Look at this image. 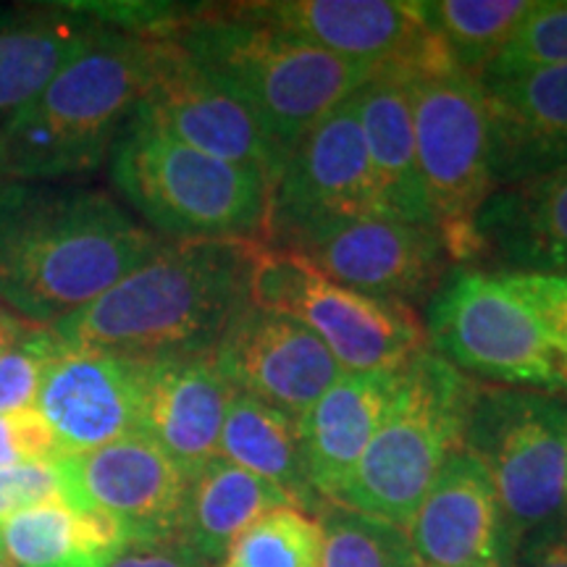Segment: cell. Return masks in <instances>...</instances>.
<instances>
[{
	"label": "cell",
	"mask_w": 567,
	"mask_h": 567,
	"mask_svg": "<svg viewBox=\"0 0 567 567\" xmlns=\"http://www.w3.org/2000/svg\"><path fill=\"white\" fill-rule=\"evenodd\" d=\"M425 337L463 373L551 392L567 386L542 323L505 274L457 271L431 302Z\"/></svg>",
	"instance_id": "30bf717a"
},
{
	"label": "cell",
	"mask_w": 567,
	"mask_h": 567,
	"mask_svg": "<svg viewBox=\"0 0 567 567\" xmlns=\"http://www.w3.org/2000/svg\"><path fill=\"white\" fill-rule=\"evenodd\" d=\"M563 63H567V0H534V9L481 74V84L505 82Z\"/></svg>",
	"instance_id": "4dcf8cb0"
},
{
	"label": "cell",
	"mask_w": 567,
	"mask_h": 567,
	"mask_svg": "<svg viewBox=\"0 0 567 567\" xmlns=\"http://www.w3.org/2000/svg\"><path fill=\"white\" fill-rule=\"evenodd\" d=\"M126 547L122 523L63 502L0 520V557L11 567H109Z\"/></svg>",
	"instance_id": "d4e9b609"
},
{
	"label": "cell",
	"mask_w": 567,
	"mask_h": 567,
	"mask_svg": "<svg viewBox=\"0 0 567 567\" xmlns=\"http://www.w3.org/2000/svg\"><path fill=\"white\" fill-rule=\"evenodd\" d=\"M213 360L234 392L297 423L347 373L313 331L258 305L234 318Z\"/></svg>",
	"instance_id": "2e32d148"
},
{
	"label": "cell",
	"mask_w": 567,
	"mask_h": 567,
	"mask_svg": "<svg viewBox=\"0 0 567 567\" xmlns=\"http://www.w3.org/2000/svg\"><path fill=\"white\" fill-rule=\"evenodd\" d=\"M6 182V176H3V168H0V184H3Z\"/></svg>",
	"instance_id": "60d3db41"
},
{
	"label": "cell",
	"mask_w": 567,
	"mask_h": 567,
	"mask_svg": "<svg viewBox=\"0 0 567 567\" xmlns=\"http://www.w3.org/2000/svg\"><path fill=\"white\" fill-rule=\"evenodd\" d=\"M234 389L213 352L142 360L137 434H145L193 476L218 457Z\"/></svg>",
	"instance_id": "ac0fdd59"
},
{
	"label": "cell",
	"mask_w": 567,
	"mask_h": 567,
	"mask_svg": "<svg viewBox=\"0 0 567 567\" xmlns=\"http://www.w3.org/2000/svg\"><path fill=\"white\" fill-rule=\"evenodd\" d=\"M109 567H210L184 544H132Z\"/></svg>",
	"instance_id": "d590c367"
},
{
	"label": "cell",
	"mask_w": 567,
	"mask_h": 567,
	"mask_svg": "<svg viewBox=\"0 0 567 567\" xmlns=\"http://www.w3.org/2000/svg\"><path fill=\"white\" fill-rule=\"evenodd\" d=\"M155 34L250 109L284 153L375 74L371 63L229 11L184 13Z\"/></svg>",
	"instance_id": "277c9868"
},
{
	"label": "cell",
	"mask_w": 567,
	"mask_h": 567,
	"mask_svg": "<svg viewBox=\"0 0 567 567\" xmlns=\"http://www.w3.org/2000/svg\"><path fill=\"white\" fill-rule=\"evenodd\" d=\"M59 457L61 452L51 425L38 410L0 415V467L17 463H51Z\"/></svg>",
	"instance_id": "e575fe53"
},
{
	"label": "cell",
	"mask_w": 567,
	"mask_h": 567,
	"mask_svg": "<svg viewBox=\"0 0 567 567\" xmlns=\"http://www.w3.org/2000/svg\"><path fill=\"white\" fill-rule=\"evenodd\" d=\"M396 371L344 373L300 421L308 481L331 502L384 421Z\"/></svg>",
	"instance_id": "7402d4cb"
},
{
	"label": "cell",
	"mask_w": 567,
	"mask_h": 567,
	"mask_svg": "<svg viewBox=\"0 0 567 567\" xmlns=\"http://www.w3.org/2000/svg\"><path fill=\"white\" fill-rule=\"evenodd\" d=\"M565 488H567V471H565Z\"/></svg>",
	"instance_id": "b9f144b4"
},
{
	"label": "cell",
	"mask_w": 567,
	"mask_h": 567,
	"mask_svg": "<svg viewBox=\"0 0 567 567\" xmlns=\"http://www.w3.org/2000/svg\"><path fill=\"white\" fill-rule=\"evenodd\" d=\"M63 505L118 520L132 544L179 542L189 473L153 439L134 434L55 460Z\"/></svg>",
	"instance_id": "4fadbf2b"
},
{
	"label": "cell",
	"mask_w": 567,
	"mask_h": 567,
	"mask_svg": "<svg viewBox=\"0 0 567 567\" xmlns=\"http://www.w3.org/2000/svg\"><path fill=\"white\" fill-rule=\"evenodd\" d=\"M276 247L300 255L342 287L402 305L429 292L450 258L434 226L389 213L326 218L289 234Z\"/></svg>",
	"instance_id": "7c38bea8"
},
{
	"label": "cell",
	"mask_w": 567,
	"mask_h": 567,
	"mask_svg": "<svg viewBox=\"0 0 567 567\" xmlns=\"http://www.w3.org/2000/svg\"><path fill=\"white\" fill-rule=\"evenodd\" d=\"M484 567H520V563H517V559H515L513 549L502 547L492 559H488V563H486Z\"/></svg>",
	"instance_id": "f35d334b"
},
{
	"label": "cell",
	"mask_w": 567,
	"mask_h": 567,
	"mask_svg": "<svg viewBox=\"0 0 567 567\" xmlns=\"http://www.w3.org/2000/svg\"><path fill=\"white\" fill-rule=\"evenodd\" d=\"M63 342L53 329L27 326L17 342L0 354V415L34 410L42 379Z\"/></svg>",
	"instance_id": "1f68e13d"
},
{
	"label": "cell",
	"mask_w": 567,
	"mask_h": 567,
	"mask_svg": "<svg viewBox=\"0 0 567 567\" xmlns=\"http://www.w3.org/2000/svg\"><path fill=\"white\" fill-rule=\"evenodd\" d=\"M405 534L417 567H484L505 547L492 476L473 452L450 457Z\"/></svg>",
	"instance_id": "d6986e66"
},
{
	"label": "cell",
	"mask_w": 567,
	"mask_h": 567,
	"mask_svg": "<svg viewBox=\"0 0 567 567\" xmlns=\"http://www.w3.org/2000/svg\"><path fill=\"white\" fill-rule=\"evenodd\" d=\"M103 27L84 6L0 3V130Z\"/></svg>",
	"instance_id": "cb8c5ba5"
},
{
	"label": "cell",
	"mask_w": 567,
	"mask_h": 567,
	"mask_svg": "<svg viewBox=\"0 0 567 567\" xmlns=\"http://www.w3.org/2000/svg\"><path fill=\"white\" fill-rule=\"evenodd\" d=\"M153 40L105 24L0 130L6 182H51L95 172L145 90Z\"/></svg>",
	"instance_id": "3957f363"
},
{
	"label": "cell",
	"mask_w": 567,
	"mask_h": 567,
	"mask_svg": "<svg viewBox=\"0 0 567 567\" xmlns=\"http://www.w3.org/2000/svg\"><path fill=\"white\" fill-rule=\"evenodd\" d=\"M478 386L423 347L396 371L379 431L331 505L405 528L439 473L465 446Z\"/></svg>",
	"instance_id": "5b68a950"
},
{
	"label": "cell",
	"mask_w": 567,
	"mask_h": 567,
	"mask_svg": "<svg viewBox=\"0 0 567 567\" xmlns=\"http://www.w3.org/2000/svg\"><path fill=\"white\" fill-rule=\"evenodd\" d=\"M142 360L63 344L48 365L34 410L61 457L82 455L137 431Z\"/></svg>",
	"instance_id": "e0dca14e"
},
{
	"label": "cell",
	"mask_w": 567,
	"mask_h": 567,
	"mask_svg": "<svg viewBox=\"0 0 567 567\" xmlns=\"http://www.w3.org/2000/svg\"><path fill=\"white\" fill-rule=\"evenodd\" d=\"M111 179L118 195L174 243H264L274 193L264 174L182 145L134 116L111 151Z\"/></svg>",
	"instance_id": "8992f818"
},
{
	"label": "cell",
	"mask_w": 567,
	"mask_h": 567,
	"mask_svg": "<svg viewBox=\"0 0 567 567\" xmlns=\"http://www.w3.org/2000/svg\"><path fill=\"white\" fill-rule=\"evenodd\" d=\"M523 567H567V530L544 526L523 551Z\"/></svg>",
	"instance_id": "8d00e7d4"
},
{
	"label": "cell",
	"mask_w": 567,
	"mask_h": 567,
	"mask_svg": "<svg viewBox=\"0 0 567 567\" xmlns=\"http://www.w3.org/2000/svg\"><path fill=\"white\" fill-rule=\"evenodd\" d=\"M27 326L30 323L21 321L19 316H13L9 308H3V305H0V354L9 350L13 342H17L19 334L27 329Z\"/></svg>",
	"instance_id": "74e56055"
},
{
	"label": "cell",
	"mask_w": 567,
	"mask_h": 567,
	"mask_svg": "<svg viewBox=\"0 0 567 567\" xmlns=\"http://www.w3.org/2000/svg\"><path fill=\"white\" fill-rule=\"evenodd\" d=\"M218 457L274 484L295 507L321 515L326 502L308 481L300 423L279 410L234 392L218 442Z\"/></svg>",
	"instance_id": "4316f807"
},
{
	"label": "cell",
	"mask_w": 567,
	"mask_h": 567,
	"mask_svg": "<svg viewBox=\"0 0 567 567\" xmlns=\"http://www.w3.org/2000/svg\"><path fill=\"white\" fill-rule=\"evenodd\" d=\"M321 542V517L276 507L234 538L218 567H318Z\"/></svg>",
	"instance_id": "f1b7e54d"
},
{
	"label": "cell",
	"mask_w": 567,
	"mask_h": 567,
	"mask_svg": "<svg viewBox=\"0 0 567 567\" xmlns=\"http://www.w3.org/2000/svg\"><path fill=\"white\" fill-rule=\"evenodd\" d=\"M153 40L151 71L134 118L182 145L239 166H250L279 182L287 153L243 101L195 66L172 40Z\"/></svg>",
	"instance_id": "8fae6325"
},
{
	"label": "cell",
	"mask_w": 567,
	"mask_h": 567,
	"mask_svg": "<svg viewBox=\"0 0 567 567\" xmlns=\"http://www.w3.org/2000/svg\"><path fill=\"white\" fill-rule=\"evenodd\" d=\"M276 507L295 505L268 481L213 457L189 476L179 544L205 565H218L234 538Z\"/></svg>",
	"instance_id": "484cf974"
},
{
	"label": "cell",
	"mask_w": 567,
	"mask_h": 567,
	"mask_svg": "<svg viewBox=\"0 0 567 567\" xmlns=\"http://www.w3.org/2000/svg\"><path fill=\"white\" fill-rule=\"evenodd\" d=\"M63 502V486L55 460L0 467V520L24 509Z\"/></svg>",
	"instance_id": "836d02e7"
},
{
	"label": "cell",
	"mask_w": 567,
	"mask_h": 567,
	"mask_svg": "<svg viewBox=\"0 0 567 567\" xmlns=\"http://www.w3.org/2000/svg\"><path fill=\"white\" fill-rule=\"evenodd\" d=\"M318 567H417L405 528L326 502Z\"/></svg>",
	"instance_id": "f546056e"
},
{
	"label": "cell",
	"mask_w": 567,
	"mask_h": 567,
	"mask_svg": "<svg viewBox=\"0 0 567 567\" xmlns=\"http://www.w3.org/2000/svg\"><path fill=\"white\" fill-rule=\"evenodd\" d=\"M0 567H11V565H9V563H6V559H3V557H0Z\"/></svg>",
	"instance_id": "ab89813d"
},
{
	"label": "cell",
	"mask_w": 567,
	"mask_h": 567,
	"mask_svg": "<svg viewBox=\"0 0 567 567\" xmlns=\"http://www.w3.org/2000/svg\"><path fill=\"white\" fill-rule=\"evenodd\" d=\"M484 90L492 116V172L496 189L565 166L567 63L484 84Z\"/></svg>",
	"instance_id": "ffe728a7"
},
{
	"label": "cell",
	"mask_w": 567,
	"mask_h": 567,
	"mask_svg": "<svg viewBox=\"0 0 567 567\" xmlns=\"http://www.w3.org/2000/svg\"><path fill=\"white\" fill-rule=\"evenodd\" d=\"M417 9L455 69L481 80L517 24L534 9V0H421Z\"/></svg>",
	"instance_id": "83f0119b"
},
{
	"label": "cell",
	"mask_w": 567,
	"mask_h": 567,
	"mask_svg": "<svg viewBox=\"0 0 567 567\" xmlns=\"http://www.w3.org/2000/svg\"><path fill=\"white\" fill-rule=\"evenodd\" d=\"M481 258L507 274L567 276V163L496 189L476 218Z\"/></svg>",
	"instance_id": "44dd1931"
},
{
	"label": "cell",
	"mask_w": 567,
	"mask_h": 567,
	"mask_svg": "<svg viewBox=\"0 0 567 567\" xmlns=\"http://www.w3.org/2000/svg\"><path fill=\"white\" fill-rule=\"evenodd\" d=\"M465 450L492 476L502 513V542L544 528L567 502V408L517 389H478Z\"/></svg>",
	"instance_id": "ba28073f"
},
{
	"label": "cell",
	"mask_w": 567,
	"mask_h": 567,
	"mask_svg": "<svg viewBox=\"0 0 567 567\" xmlns=\"http://www.w3.org/2000/svg\"><path fill=\"white\" fill-rule=\"evenodd\" d=\"M373 213H386V208L375 187L352 95L326 113L289 151L279 182L274 184L264 245H281L289 234L326 218Z\"/></svg>",
	"instance_id": "5bb4252c"
},
{
	"label": "cell",
	"mask_w": 567,
	"mask_h": 567,
	"mask_svg": "<svg viewBox=\"0 0 567 567\" xmlns=\"http://www.w3.org/2000/svg\"><path fill=\"white\" fill-rule=\"evenodd\" d=\"M161 245L97 189L0 184V302L32 326L87 308Z\"/></svg>",
	"instance_id": "6da1fadb"
},
{
	"label": "cell",
	"mask_w": 567,
	"mask_h": 567,
	"mask_svg": "<svg viewBox=\"0 0 567 567\" xmlns=\"http://www.w3.org/2000/svg\"><path fill=\"white\" fill-rule=\"evenodd\" d=\"M505 279L534 310L559 365L567 373V276L565 274H507Z\"/></svg>",
	"instance_id": "d6a6232c"
},
{
	"label": "cell",
	"mask_w": 567,
	"mask_h": 567,
	"mask_svg": "<svg viewBox=\"0 0 567 567\" xmlns=\"http://www.w3.org/2000/svg\"><path fill=\"white\" fill-rule=\"evenodd\" d=\"M417 168L452 260L481 258L476 218L494 195L492 116L481 80L460 69H410Z\"/></svg>",
	"instance_id": "52a82bcc"
},
{
	"label": "cell",
	"mask_w": 567,
	"mask_h": 567,
	"mask_svg": "<svg viewBox=\"0 0 567 567\" xmlns=\"http://www.w3.org/2000/svg\"><path fill=\"white\" fill-rule=\"evenodd\" d=\"M231 11L358 63L408 66L415 71L455 69L442 42L425 27L417 3L268 0V3H237L231 6Z\"/></svg>",
	"instance_id": "9a60e30c"
},
{
	"label": "cell",
	"mask_w": 567,
	"mask_h": 567,
	"mask_svg": "<svg viewBox=\"0 0 567 567\" xmlns=\"http://www.w3.org/2000/svg\"><path fill=\"white\" fill-rule=\"evenodd\" d=\"M258 239L163 243L87 308L53 326L76 350L124 358L213 352L252 305Z\"/></svg>",
	"instance_id": "7a4b0ae2"
},
{
	"label": "cell",
	"mask_w": 567,
	"mask_h": 567,
	"mask_svg": "<svg viewBox=\"0 0 567 567\" xmlns=\"http://www.w3.org/2000/svg\"><path fill=\"white\" fill-rule=\"evenodd\" d=\"M354 101L375 187L386 213L402 221L434 226L417 168L410 69H375L371 80L354 92Z\"/></svg>",
	"instance_id": "603a6c76"
},
{
	"label": "cell",
	"mask_w": 567,
	"mask_h": 567,
	"mask_svg": "<svg viewBox=\"0 0 567 567\" xmlns=\"http://www.w3.org/2000/svg\"><path fill=\"white\" fill-rule=\"evenodd\" d=\"M252 305L313 331L347 373L400 371L425 347V329L408 305L354 292L300 255L264 243L255 258Z\"/></svg>",
	"instance_id": "9c48e42d"
}]
</instances>
